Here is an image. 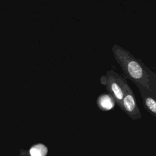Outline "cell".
<instances>
[{
    "mask_svg": "<svg viewBox=\"0 0 156 156\" xmlns=\"http://www.w3.org/2000/svg\"><path fill=\"white\" fill-rule=\"evenodd\" d=\"M112 52L115 60L120 65L124 74L135 83L150 90L149 74L142 63L128 51L118 44H114Z\"/></svg>",
    "mask_w": 156,
    "mask_h": 156,
    "instance_id": "cell-1",
    "label": "cell"
},
{
    "mask_svg": "<svg viewBox=\"0 0 156 156\" xmlns=\"http://www.w3.org/2000/svg\"><path fill=\"white\" fill-rule=\"evenodd\" d=\"M99 107L104 110L112 109L116 104L114 99L110 94H101L98 100Z\"/></svg>",
    "mask_w": 156,
    "mask_h": 156,
    "instance_id": "cell-4",
    "label": "cell"
},
{
    "mask_svg": "<svg viewBox=\"0 0 156 156\" xmlns=\"http://www.w3.org/2000/svg\"><path fill=\"white\" fill-rule=\"evenodd\" d=\"M122 83L124 96L122 101V110L133 120L140 119L141 112L138 107L135 94L127 82L122 80Z\"/></svg>",
    "mask_w": 156,
    "mask_h": 156,
    "instance_id": "cell-3",
    "label": "cell"
},
{
    "mask_svg": "<svg viewBox=\"0 0 156 156\" xmlns=\"http://www.w3.org/2000/svg\"><path fill=\"white\" fill-rule=\"evenodd\" d=\"M101 82L105 85L107 90L114 99L117 105L122 110V101L124 96L122 80L113 75H107L101 77Z\"/></svg>",
    "mask_w": 156,
    "mask_h": 156,
    "instance_id": "cell-2",
    "label": "cell"
},
{
    "mask_svg": "<svg viewBox=\"0 0 156 156\" xmlns=\"http://www.w3.org/2000/svg\"><path fill=\"white\" fill-rule=\"evenodd\" d=\"M143 105L145 109L156 118V100L152 96L143 98Z\"/></svg>",
    "mask_w": 156,
    "mask_h": 156,
    "instance_id": "cell-5",
    "label": "cell"
},
{
    "mask_svg": "<svg viewBox=\"0 0 156 156\" xmlns=\"http://www.w3.org/2000/svg\"><path fill=\"white\" fill-rule=\"evenodd\" d=\"M47 153V149L43 145H37L30 150L31 156H44Z\"/></svg>",
    "mask_w": 156,
    "mask_h": 156,
    "instance_id": "cell-6",
    "label": "cell"
}]
</instances>
